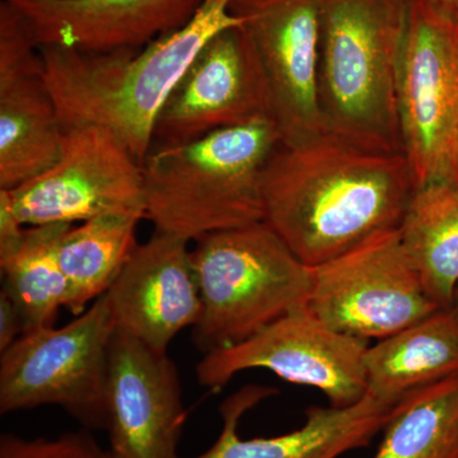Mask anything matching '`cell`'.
I'll return each instance as SVG.
<instances>
[{
  "instance_id": "9c48e42d",
  "label": "cell",
  "mask_w": 458,
  "mask_h": 458,
  "mask_svg": "<svg viewBox=\"0 0 458 458\" xmlns=\"http://www.w3.org/2000/svg\"><path fill=\"white\" fill-rule=\"evenodd\" d=\"M22 225H73L105 216L146 219L143 165L98 126L66 131L59 161L13 190H0Z\"/></svg>"
},
{
  "instance_id": "8992f818",
  "label": "cell",
  "mask_w": 458,
  "mask_h": 458,
  "mask_svg": "<svg viewBox=\"0 0 458 458\" xmlns=\"http://www.w3.org/2000/svg\"><path fill=\"white\" fill-rule=\"evenodd\" d=\"M114 333L106 293L63 327L25 331L0 352V412L54 405L84 429H106L108 358Z\"/></svg>"
},
{
  "instance_id": "5b68a950",
  "label": "cell",
  "mask_w": 458,
  "mask_h": 458,
  "mask_svg": "<svg viewBox=\"0 0 458 458\" xmlns=\"http://www.w3.org/2000/svg\"><path fill=\"white\" fill-rule=\"evenodd\" d=\"M195 242L201 313L192 342L203 354L243 342L309 303L312 267L267 222L213 232Z\"/></svg>"
},
{
  "instance_id": "603a6c76",
  "label": "cell",
  "mask_w": 458,
  "mask_h": 458,
  "mask_svg": "<svg viewBox=\"0 0 458 458\" xmlns=\"http://www.w3.org/2000/svg\"><path fill=\"white\" fill-rule=\"evenodd\" d=\"M0 458H107V451L102 450L89 430L83 428L53 439L3 434Z\"/></svg>"
},
{
  "instance_id": "484cf974",
  "label": "cell",
  "mask_w": 458,
  "mask_h": 458,
  "mask_svg": "<svg viewBox=\"0 0 458 458\" xmlns=\"http://www.w3.org/2000/svg\"><path fill=\"white\" fill-rule=\"evenodd\" d=\"M452 310H454V313H456L458 318V285L456 288V292H454V303H452Z\"/></svg>"
},
{
  "instance_id": "30bf717a",
  "label": "cell",
  "mask_w": 458,
  "mask_h": 458,
  "mask_svg": "<svg viewBox=\"0 0 458 458\" xmlns=\"http://www.w3.org/2000/svg\"><path fill=\"white\" fill-rule=\"evenodd\" d=\"M367 349L369 342L327 327L303 304L254 336L204 354L198 382L219 390L243 370L267 369L291 384L318 388L331 406L345 408L369 394Z\"/></svg>"
},
{
  "instance_id": "e0dca14e",
  "label": "cell",
  "mask_w": 458,
  "mask_h": 458,
  "mask_svg": "<svg viewBox=\"0 0 458 458\" xmlns=\"http://www.w3.org/2000/svg\"><path fill=\"white\" fill-rule=\"evenodd\" d=\"M274 394L267 386L249 385L228 396L219 406L221 434L212 447L192 458H339L367 447L394 408L367 394L345 408L310 406L306 423L293 432L243 439L238 434L241 419Z\"/></svg>"
},
{
  "instance_id": "7a4b0ae2",
  "label": "cell",
  "mask_w": 458,
  "mask_h": 458,
  "mask_svg": "<svg viewBox=\"0 0 458 458\" xmlns=\"http://www.w3.org/2000/svg\"><path fill=\"white\" fill-rule=\"evenodd\" d=\"M231 3L205 0L189 23L141 49L41 47L42 77L65 131L106 129L143 165L165 99L199 51L219 32L242 26Z\"/></svg>"
},
{
  "instance_id": "ba28073f",
  "label": "cell",
  "mask_w": 458,
  "mask_h": 458,
  "mask_svg": "<svg viewBox=\"0 0 458 458\" xmlns=\"http://www.w3.org/2000/svg\"><path fill=\"white\" fill-rule=\"evenodd\" d=\"M307 306L327 327L366 342L386 339L441 310L410 262L399 228L313 267Z\"/></svg>"
},
{
  "instance_id": "d4e9b609",
  "label": "cell",
  "mask_w": 458,
  "mask_h": 458,
  "mask_svg": "<svg viewBox=\"0 0 458 458\" xmlns=\"http://www.w3.org/2000/svg\"><path fill=\"white\" fill-rule=\"evenodd\" d=\"M439 2L451 14L458 18V0H439Z\"/></svg>"
},
{
  "instance_id": "4316f807",
  "label": "cell",
  "mask_w": 458,
  "mask_h": 458,
  "mask_svg": "<svg viewBox=\"0 0 458 458\" xmlns=\"http://www.w3.org/2000/svg\"><path fill=\"white\" fill-rule=\"evenodd\" d=\"M107 458H111L110 454H108V452H107Z\"/></svg>"
},
{
  "instance_id": "3957f363",
  "label": "cell",
  "mask_w": 458,
  "mask_h": 458,
  "mask_svg": "<svg viewBox=\"0 0 458 458\" xmlns=\"http://www.w3.org/2000/svg\"><path fill=\"white\" fill-rule=\"evenodd\" d=\"M412 0H318V105L327 134L403 155L399 81Z\"/></svg>"
},
{
  "instance_id": "2e32d148",
  "label": "cell",
  "mask_w": 458,
  "mask_h": 458,
  "mask_svg": "<svg viewBox=\"0 0 458 458\" xmlns=\"http://www.w3.org/2000/svg\"><path fill=\"white\" fill-rule=\"evenodd\" d=\"M25 16L38 47L84 53L141 49L177 31L205 0H7Z\"/></svg>"
},
{
  "instance_id": "5bb4252c",
  "label": "cell",
  "mask_w": 458,
  "mask_h": 458,
  "mask_svg": "<svg viewBox=\"0 0 458 458\" xmlns=\"http://www.w3.org/2000/svg\"><path fill=\"white\" fill-rule=\"evenodd\" d=\"M186 418L179 370L168 352L116 331L106 384L111 458H181Z\"/></svg>"
},
{
  "instance_id": "cb8c5ba5",
  "label": "cell",
  "mask_w": 458,
  "mask_h": 458,
  "mask_svg": "<svg viewBox=\"0 0 458 458\" xmlns=\"http://www.w3.org/2000/svg\"><path fill=\"white\" fill-rule=\"evenodd\" d=\"M22 318L16 303L12 301L7 292H0V352L7 351L18 337L22 335Z\"/></svg>"
},
{
  "instance_id": "52a82bcc",
  "label": "cell",
  "mask_w": 458,
  "mask_h": 458,
  "mask_svg": "<svg viewBox=\"0 0 458 458\" xmlns=\"http://www.w3.org/2000/svg\"><path fill=\"white\" fill-rule=\"evenodd\" d=\"M397 105L415 189L458 185V18L439 0L411 2Z\"/></svg>"
},
{
  "instance_id": "4fadbf2b",
  "label": "cell",
  "mask_w": 458,
  "mask_h": 458,
  "mask_svg": "<svg viewBox=\"0 0 458 458\" xmlns=\"http://www.w3.org/2000/svg\"><path fill=\"white\" fill-rule=\"evenodd\" d=\"M65 129L44 77L29 21L0 2V190H13L59 161Z\"/></svg>"
},
{
  "instance_id": "7402d4cb",
  "label": "cell",
  "mask_w": 458,
  "mask_h": 458,
  "mask_svg": "<svg viewBox=\"0 0 458 458\" xmlns=\"http://www.w3.org/2000/svg\"><path fill=\"white\" fill-rule=\"evenodd\" d=\"M373 458H458V375L394 405Z\"/></svg>"
},
{
  "instance_id": "7c38bea8",
  "label": "cell",
  "mask_w": 458,
  "mask_h": 458,
  "mask_svg": "<svg viewBox=\"0 0 458 458\" xmlns=\"http://www.w3.org/2000/svg\"><path fill=\"white\" fill-rule=\"evenodd\" d=\"M261 117L271 119L260 68L242 26L232 27L199 51L172 89L157 119L152 149L182 146Z\"/></svg>"
},
{
  "instance_id": "6da1fadb",
  "label": "cell",
  "mask_w": 458,
  "mask_h": 458,
  "mask_svg": "<svg viewBox=\"0 0 458 458\" xmlns=\"http://www.w3.org/2000/svg\"><path fill=\"white\" fill-rule=\"evenodd\" d=\"M415 185L403 155L334 135L280 143L262 179L264 222L313 267L399 227Z\"/></svg>"
},
{
  "instance_id": "8fae6325",
  "label": "cell",
  "mask_w": 458,
  "mask_h": 458,
  "mask_svg": "<svg viewBox=\"0 0 458 458\" xmlns=\"http://www.w3.org/2000/svg\"><path fill=\"white\" fill-rule=\"evenodd\" d=\"M260 68L282 143L327 134L318 105V0H232Z\"/></svg>"
},
{
  "instance_id": "d6986e66",
  "label": "cell",
  "mask_w": 458,
  "mask_h": 458,
  "mask_svg": "<svg viewBox=\"0 0 458 458\" xmlns=\"http://www.w3.org/2000/svg\"><path fill=\"white\" fill-rule=\"evenodd\" d=\"M397 228L427 294L451 309L458 285V185L414 189Z\"/></svg>"
},
{
  "instance_id": "277c9868",
  "label": "cell",
  "mask_w": 458,
  "mask_h": 458,
  "mask_svg": "<svg viewBox=\"0 0 458 458\" xmlns=\"http://www.w3.org/2000/svg\"><path fill=\"white\" fill-rule=\"evenodd\" d=\"M280 143L278 126L261 117L150 150L143 162L146 219L189 242L264 222L262 179Z\"/></svg>"
},
{
  "instance_id": "ac0fdd59",
  "label": "cell",
  "mask_w": 458,
  "mask_h": 458,
  "mask_svg": "<svg viewBox=\"0 0 458 458\" xmlns=\"http://www.w3.org/2000/svg\"><path fill=\"white\" fill-rule=\"evenodd\" d=\"M369 394L396 405L406 394L458 375V318L441 309L366 352Z\"/></svg>"
},
{
  "instance_id": "44dd1931",
  "label": "cell",
  "mask_w": 458,
  "mask_h": 458,
  "mask_svg": "<svg viewBox=\"0 0 458 458\" xmlns=\"http://www.w3.org/2000/svg\"><path fill=\"white\" fill-rule=\"evenodd\" d=\"M71 225L25 228L18 245L0 254L2 289L16 303L25 331L54 327L60 310L71 304V285L55 255L57 237Z\"/></svg>"
},
{
  "instance_id": "ffe728a7",
  "label": "cell",
  "mask_w": 458,
  "mask_h": 458,
  "mask_svg": "<svg viewBox=\"0 0 458 458\" xmlns=\"http://www.w3.org/2000/svg\"><path fill=\"white\" fill-rule=\"evenodd\" d=\"M140 222L128 216H99L71 225L57 237L56 260L71 285L72 315H82L107 293L137 249Z\"/></svg>"
},
{
  "instance_id": "9a60e30c",
  "label": "cell",
  "mask_w": 458,
  "mask_h": 458,
  "mask_svg": "<svg viewBox=\"0 0 458 458\" xmlns=\"http://www.w3.org/2000/svg\"><path fill=\"white\" fill-rule=\"evenodd\" d=\"M189 243L155 231L137 246L106 293L116 331L168 352L181 331L195 327L201 301Z\"/></svg>"
}]
</instances>
